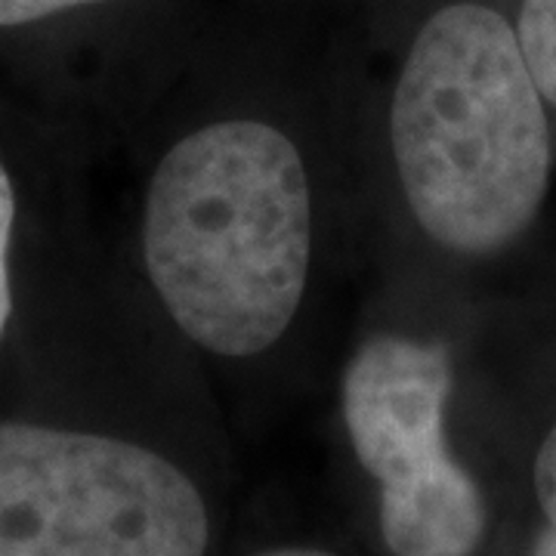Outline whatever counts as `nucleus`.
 <instances>
[{
  "mask_svg": "<svg viewBox=\"0 0 556 556\" xmlns=\"http://www.w3.org/2000/svg\"><path fill=\"white\" fill-rule=\"evenodd\" d=\"M532 556H556V522H547L538 535Z\"/></svg>",
  "mask_w": 556,
  "mask_h": 556,
  "instance_id": "obj_10",
  "label": "nucleus"
},
{
  "mask_svg": "<svg viewBox=\"0 0 556 556\" xmlns=\"http://www.w3.org/2000/svg\"><path fill=\"white\" fill-rule=\"evenodd\" d=\"M251 556H343L328 551V547H318V544H276V547H263L257 554Z\"/></svg>",
  "mask_w": 556,
  "mask_h": 556,
  "instance_id": "obj_9",
  "label": "nucleus"
},
{
  "mask_svg": "<svg viewBox=\"0 0 556 556\" xmlns=\"http://www.w3.org/2000/svg\"><path fill=\"white\" fill-rule=\"evenodd\" d=\"M452 356L437 340L371 338L350 358L340 415L365 477L378 485L390 556H477L489 507L448 448Z\"/></svg>",
  "mask_w": 556,
  "mask_h": 556,
  "instance_id": "obj_4",
  "label": "nucleus"
},
{
  "mask_svg": "<svg viewBox=\"0 0 556 556\" xmlns=\"http://www.w3.org/2000/svg\"><path fill=\"white\" fill-rule=\"evenodd\" d=\"M142 260L177 328L251 358L298 316L313 263V189L273 124L217 121L161 159L142 211Z\"/></svg>",
  "mask_w": 556,
  "mask_h": 556,
  "instance_id": "obj_1",
  "label": "nucleus"
},
{
  "mask_svg": "<svg viewBox=\"0 0 556 556\" xmlns=\"http://www.w3.org/2000/svg\"><path fill=\"white\" fill-rule=\"evenodd\" d=\"M517 28L477 0L417 31L390 105V146L417 226L452 254H495L538 217L551 124Z\"/></svg>",
  "mask_w": 556,
  "mask_h": 556,
  "instance_id": "obj_2",
  "label": "nucleus"
},
{
  "mask_svg": "<svg viewBox=\"0 0 556 556\" xmlns=\"http://www.w3.org/2000/svg\"><path fill=\"white\" fill-rule=\"evenodd\" d=\"M16 223V192L7 167L0 164V338L7 331L10 309H13V291H10V239Z\"/></svg>",
  "mask_w": 556,
  "mask_h": 556,
  "instance_id": "obj_6",
  "label": "nucleus"
},
{
  "mask_svg": "<svg viewBox=\"0 0 556 556\" xmlns=\"http://www.w3.org/2000/svg\"><path fill=\"white\" fill-rule=\"evenodd\" d=\"M514 28L541 97L556 105V0H522Z\"/></svg>",
  "mask_w": 556,
  "mask_h": 556,
  "instance_id": "obj_5",
  "label": "nucleus"
},
{
  "mask_svg": "<svg viewBox=\"0 0 556 556\" xmlns=\"http://www.w3.org/2000/svg\"><path fill=\"white\" fill-rule=\"evenodd\" d=\"M100 0H0V25H28V22L47 20L62 10H75Z\"/></svg>",
  "mask_w": 556,
  "mask_h": 556,
  "instance_id": "obj_8",
  "label": "nucleus"
},
{
  "mask_svg": "<svg viewBox=\"0 0 556 556\" xmlns=\"http://www.w3.org/2000/svg\"><path fill=\"white\" fill-rule=\"evenodd\" d=\"M532 482H535V497L541 504V514H544L547 522H556V424L551 427V433L544 437L541 448H538Z\"/></svg>",
  "mask_w": 556,
  "mask_h": 556,
  "instance_id": "obj_7",
  "label": "nucleus"
},
{
  "mask_svg": "<svg viewBox=\"0 0 556 556\" xmlns=\"http://www.w3.org/2000/svg\"><path fill=\"white\" fill-rule=\"evenodd\" d=\"M182 464L134 439L0 420V556H211Z\"/></svg>",
  "mask_w": 556,
  "mask_h": 556,
  "instance_id": "obj_3",
  "label": "nucleus"
}]
</instances>
